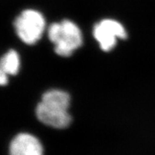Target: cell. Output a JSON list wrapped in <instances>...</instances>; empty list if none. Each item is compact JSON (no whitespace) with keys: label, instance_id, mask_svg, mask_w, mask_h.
Segmentation results:
<instances>
[{"label":"cell","instance_id":"obj_7","mask_svg":"<svg viewBox=\"0 0 155 155\" xmlns=\"http://www.w3.org/2000/svg\"><path fill=\"white\" fill-rule=\"evenodd\" d=\"M8 82V75L3 72H0V83L2 86L6 85Z\"/></svg>","mask_w":155,"mask_h":155},{"label":"cell","instance_id":"obj_4","mask_svg":"<svg viewBox=\"0 0 155 155\" xmlns=\"http://www.w3.org/2000/svg\"><path fill=\"white\" fill-rule=\"evenodd\" d=\"M36 115L41 122L55 128H65L71 121L68 109L42 101L36 108Z\"/></svg>","mask_w":155,"mask_h":155},{"label":"cell","instance_id":"obj_2","mask_svg":"<svg viewBox=\"0 0 155 155\" xmlns=\"http://www.w3.org/2000/svg\"><path fill=\"white\" fill-rule=\"evenodd\" d=\"M15 27L17 34L23 42L33 45L43 35L45 28V18L37 10H24L15 20Z\"/></svg>","mask_w":155,"mask_h":155},{"label":"cell","instance_id":"obj_5","mask_svg":"<svg viewBox=\"0 0 155 155\" xmlns=\"http://www.w3.org/2000/svg\"><path fill=\"white\" fill-rule=\"evenodd\" d=\"M10 155H43L44 150L38 139L27 133L15 137L10 145Z\"/></svg>","mask_w":155,"mask_h":155},{"label":"cell","instance_id":"obj_3","mask_svg":"<svg viewBox=\"0 0 155 155\" xmlns=\"http://www.w3.org/2000/svg\"><path fill=\"white\" fill-rule=\"evenodd\" d=\"M94 36L102 50L108 51L115 47L117 38H126L127 33L120 22L112 19H104L95 25Z\"/></svg>","mask_w":155,"mask_h":155},{"label":"cell","instance_id":"obj_6","mask_svg":"<svg viewBox=\"0 0 155 155\" xmlns=\"http://www.w3.org/2000/svg\"><path fill=\"white\" fill-rule=\"evenodd\" d=\"M1 72L9 74H16L20 68V59L18 54L14 50H10L2 56L0 63Z\"/></svg>","mask_w":155,"mask_h":155},{"label":"cell","instance_id":"obj_1","mask_svg":"<svg viewBox=\"0 0 155 155\" xmlns=\"http://www.w3.org/2000/svg\"><path fill=\"white\" fill-rule=\"evenodd\" d=\"M49 40L55 45V51L59 55L68 57L82 45V35L79 28L71 21L64 20L49 26Z\"/></svg>","mask_w":155,"mask_h":155}]
</instances>
